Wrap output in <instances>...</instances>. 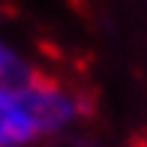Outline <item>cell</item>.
I'll use <instances>...</instances> for the list:
<instances>
[{
  "label": "cell",
  "mask_w": 147,
  "mask_h": 147,
  "mask_svg": "<svg viewBox=\"0 0 147 147\" xmlns=\"http://www.w3.org/2000/svg\"><path fill=\"white\" fill-rule=\"evenodd\" d=\"M33 81H36V75H33L30 66L24 63L15 51L0 45V90L21 93V90H27Z\"/></svg>",
  "instance_id": "7a4b0ae2"
},
{
  "label": "cell",
  "mask_w": 147,
  "mask_h": 147,
  "mask_svg": "<svg viewBox=\"0 0 147 147\" xmlns=\"http://www.w3.org/2000/svg\"><path fill=\"white\" fill-rule=\"evenodd\" d=\"M30 87L21 93L0 90V147H18L45 135V126L36 114Z\"/></svg>",
  "instance_id": "6da1fadb"
}]
</instances>
